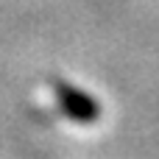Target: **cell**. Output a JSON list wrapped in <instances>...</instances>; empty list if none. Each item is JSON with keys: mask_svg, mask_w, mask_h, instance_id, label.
Listing matches in <instances>:
<instances>
[{"mask_svg": "<svg viewBox=\"0 0 159 159\" xmlns=\"http://www.w3.org/2000/svg\"><path fill=\"white\" fill-rule=\"evenodd\" d=\"M53 95H56L59 109H61L70 120H75V123H95V120L101 117V103H98L92 95H87L84 89H78V87L61 81V78L53 81Z\"/></svg>", "mask_w": 159, "mask_h": 159, "instance_id": "cell-1", "label": "cell"}]
</instances>
